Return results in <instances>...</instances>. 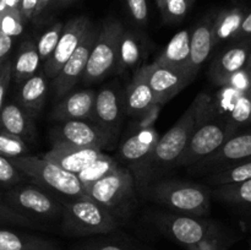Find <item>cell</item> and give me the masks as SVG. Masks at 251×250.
<instances>
[{
  "label": "cell",
  "mask_w": 251,
  "mask_h": 250,
  "mask_svg": "<svg viewBox=\"0 0 251 250\" xmlns=\"http://www.w3.org/2000/svg\"><path fill=\"white\" fill-rule=\"evenodd\" d=\"M221 87L234 88V90L239 91V92L251 91V81L249 73H248L247 69L237 71V73L233 74L232 76H229V77L223 82V85L221 86Z\"/></svg>",
  "instance_id": "cell-41"
},
{
  "label": "cell",
  "mask_w": 251,
  "mask_h": 250,
  "mask_svg": "<svg viewBox=\"0 0 251 250\" xmlns=\"http://www.w3.org/2000/svg\"><path fill=\"white\" fill-rule=\"evenodd\" d=\"M239 130L221 115L212 114L203 119L189 139L176 167H191L217 151Z\"/></svg>",
  "instance_id": "cell-6"
},
{
  "label": "cell",
  "mask_w": 251,
  "mask_h": 250,
  "mask_svg": "<svg viewBox=\"0 0 251 250\" xmlns=\"http://www.w3.org/2000/svg\"><path fill=\"white\" fill-rule=\"evenodd\" d=\"M63 201L61 229L70 237L107 234L118 228L113 213L91 198H68Z\"/></svg>",
  "instance_id": "cell-3"
},
{
  "label": "cell",
  "mask_w": 251,
  "mask_h": 250,
  "mask_svg": "<svg viewBox=\"0 0 251 250\" xmlns=\"http://www.w3.org/2000/svg\"><path fill=\"white\" fill-rule=\"evenodd\" d=\"M37 1L38 0H21L20 1V11H21L26 22L32 21V16H33V12L36 10Z\"/></svg>",
  "instance_id": "cell-46"
},
{
  "label": "cell",
  "mask_w": 251,
  "mask_h": 250,
  "mask_svg": "<svg viewBox=\"0 0 251 250\" xmlns=\"http://www.w3.org/2000/svg\"><path fill=\"white\" fill-rule=\"evenodd\" d=\"M92 250H124L122 249L118 245H112V244H104V245H100L97 248H93Z\"/></svg>",
  "instance_id": "cell-50"
},
{
  "label": "cell",
  "mask_w": 251,
  "mask_h": 250,
  "mask_svg": "<svg viewBox=\"0 0 251 250\" xmlns=\"http://www.w3.org/2000/svg\"><path fill=\"white\" fill-rule=\"evenodd\" d=\"M0 223L2 225H20V227H26V228H39L41 225L34 223L33 221L28 220L27 217L22 216L21 213L16 212L12 210L10 206L2 201L0 198Z\"/></svg>",
  "instance_id": "cell-38"
},
{
  "label": "cell",
  "mask_w": 251,
  "mask_h": 250,
  "mask_svg": "<svg viewBox=\"0 0 251 250\" xmlns=\"http://www.w3.org/2000/svg\"><path fill=\"white\" fill-rule=\"evenodd\" d=\"M157 227L164 234L176 240L180 244L189 247L200 242L203 238L218 233L215 225L207 221L199 220L198 217H191L185 215H161L154 218Z\"/></svg>",
  "instance_id": "cell-12"
},
{
  "label": "cell",
  "mask_w": 251,
  "mask_h": 250,
  "mask_svg": "<svg viewBox=\"0 0 251 250\" xmlns=\"http://www.w3.org/2000/svg\"><path fill=\"white\" fill-rule=\"evenodd\" d=\"M145 56V43L142 37H140L132 29L123 31L118 50V74L132 73L135 74L141 68V63Z\"/></svg>",
  "instance_id": "cell-24"
},
{
  "label": "cell",
  "mask_w": 251,
  "mask_h": 250,
  "mask_svg": "<svg viewBox=\"0 0 251 250\" xmlns=\"http://www.w3.org/2000/svg\"><path fill=\"white\" fill-rule=\"evenodd\" d=\"M11 80H14L17 85H21L22 82L36 75L41 65V60L34 42L31 39L22 42L15 59H11Z\"/></svg>",
  "instance_id": "cell-26"
},
{
  "label": "cell",
  "mask_w": 251,
  "mask_h": 250,
  "mask_svg": "<svg viewBox=\"0 0 251 250\" xmlns=\"http://www.w3.org/2000/svg\"><path fill=\"white\" fill-rule=\"evenodd\" d=\"M11 59L6 61L0 69V110L5 104V97H6L7 88H9L10 81H11Z\"/></svg>",
  "instance_id": "cell-43"
},
{
  "label": "cell",
  "mask_w": 251,
  "mask_h": 250,
  "mask_svg": "<svg viewBox=\"0 0 251 250\" xmlns=\"http://www.w3.org/2000/svg\"><path fill=\"white\" fill-rule=\"evenodd\" d=\"M63 22H56L53 26L49 27L37 42V51H38L39 60L41 63H46L50 55L53 54L59 38H60L61 31H63Z\"/></svg>",
  "instance_id": "cell-34"
},
{
  "label": "cell",
  "mask_w": 251,
  "mask_h": 250,
  "mask_svg": "<svg viewBox=\"0 0 251 250\" xmlns=\"http://www.w3.org/2000/svg\"><path fill=\"white\" fill-rule=\"evenodd\" d=\"M12 37L7 36L0 31V69L10 59V53L12 49Z\"/></svg>",
  "instance_id": "cell-45"
},
{
  "label": "cell",
  "mask_w": 251,
  "mask_h": 250,
  "mask_svg": "<svg viewBox=\"0 0 251 250\" xmlns=\"http://www.w3.org/2000/svg\"><path fill=\"white\" fill-rule=\"evenodd\" d=\"M0 129L20 137L27 145L33 142L37 136L33 119L14 102L2 105L0 110Z\"/></svg>",
  "instance_id": "cell-21"
},
{
  "label": "cell",
  "mask_w": 251,
  "mask_h": 250,
  "mask_svg": "<svg viewBox=\"0 0 251 250\" xmlns=\"http://www.w3.org/2000/svg\"><path fill=\"white\" fill-rule=\"evenodd\" d=\"M104 152L100 149H77V147L51 146L50 151L43 154L44 158L58 164L64 171L77 175L90 164L97 161Z\"/></svg>",
  "instance_id": "cell-18"
},
{
  "label": "cell",
  "mask_w": 251,
  "mask_h": 250,
  "mask_svg": "<svg viewBox=\"0 0 251 250\" xmlns=\"http://www.w3.org/2000/svg\"><path fill=\"white\" fill-rule=\"evenodd\" d=\"M154 61L195 78L190 70V31L183 29L174 34Z\"/></svg>",
  "instance_id": "cell-22"
},
{
  "label": "cell",
  "mask_w": 251,
  "mask_h": 250,
  "mask_svg": "<svg viewBox=\"0 0 251 250\" xmlns=\"http://www.w3.org/2000/svg\"><path fill=\"white\" fill-rule=\"evenodd\" d=\"M118 167H119V164H118V162L114 158L103 153L97 161H95L87 168L83 169L81 173H78L77 178L80 180L81 185L83 186V189L87 193V190L93 184L97 183L98 180H100L104 176H107L108 174L112 173Z\"/></svg>",
  "instance_id": "cell-31"
},
{
  "label": "cell",
  "mask_w": 251,
  "mask_h": 250,
  "mask_svg": "<svg viewBox=\"0 0 251 250\" xmlns=\"http://www.w3.org/2000/svg\"><path fill=\"white\" fill-rule=\"evenodd\" d=\"M32 183L65 198H90L81 185L77 175L64 171L43 156L16 157L10 159Z\"/></svg>",
  "instance_id": "cell-5"
},
{
  "label": "cell",
  "mask_w": 251,
  "mask_h": 250,
  "mask_svg": "<svg viewBox=\"0 0 251 250\" xmlns=\"http://www.w3.org/2000/svg\"><path fill=\"white\" fill-rule=\"evenodd\" d=\"M245 69H247V70L251 69V49H250V54H249V58H248V63H247V66H245Z\"/></svg>",
  "instance_id": "cell-51"
},
{
  "label": "cell",
  "mask_w": 251,
  "mask_h": 250,
  "mask_svg": "<svg viewBox=\"0 0 251 250\" xmlns=\"http://www.w3.org/2000/svg\"><path fill=\"white\" fill-rule=\"evenodd\" d=\"M136 183L129 168L119 166L107 176L93 184L87 195L95 202L113 213V210L124 206L135 195Z\"/></svg>",
  "instance_id": "cell-9"
},
{
  "label": "cell",
  "mask_w": 251,
  "mask_h": 250,
  "mask_svg": "<svg viewBox=\"0 0 251 250\" xmlns=\"http://www.w3.org/2000/svg\"><path fill=\"white\" fill-rule=\"evenodd\" d=\"M96 92L92 88L69 92L54 104L50 118L55 122H69V120H90L92 119L95 107Z\"/></svg>",
  "instance_id": "cell-16"
},
{
  "label": "cell",
  "mask_w": 251,
  "mask_h": 250,
  "mask_svg": "<svg viewBox=\"0 0 251 250\" xmlns=\"http://www.w3.org/2000/svg\"><path fill=\"white\" fill-rule=\"evenodd\" d=\"M139 71L153 92L156 103L161 105L176 97L194 80L186 74L162 65L157 61L141 66Z\"/></svg>",
  "instance_id": "cell-14"
},
{
  "label": "cell",
  "mask_w": 251,
  "mask_h": 250,
  "mask_svg": "<svg viewBox=\"0 0 251 250\" xmlns=\"http://www.w3.org/2000/svg\"><path fill=\"white\" fill-rule=\"evenodd\" d=\"M212 114H216L212 107V97L200 93L178 122L166 134L159 136L150 156L139 166L130 169L140 191H144L147 186L162 179L167 172L176 167L198 125Z\"/></svg>",
  "instance_id": "cell-1"
},
{
  "label": "cell",
  "mask_w": 251,
  "mask_h": 250,
  "mask_svg": "<svg viewBox=\"0 0 251 250\" xmlns=\"http://www.w3.org/2000/svg\"><path fill=\"white\" fill-rule=\"evenodd\" d=\"M142 193L178 215L202 217L210 212L211 190L206 185L193 181L159 179Z\"/></svg>",
  "instance_id": "cell-2"
},
{
  "label": "cell",
  "mask_w": 251,
  "mask_h": 250,
  "mask_svg": "<svg viewBox=\"0 0 251 250\" xmlns=\"http://www.w3.org/2000/svg\"><path fill=\"white\" fill-rule=\"evenodd\" d=\"M7 206L41 225L42 223L60 220L63 201L56 194L34 183H22L12 186L1 196Z\"/></svg>",
  "instance_id": "cell-4"
},
{
  "label": "cell",
  "mask_w": 251,
  "mask_h": 250,
  "mask_svg": "<svg viewBox=\"0 0 251 250\" xmlns=\"http://www.w3.org/2000/svg\"><path fill=\"white\" fill-rule=\"evenodd\" d=\"M248 73H249V76H250V81H251V69H249V70H248Z\"/></svg>",
  "instance_id": "cell-53"
},
{
  "label": "cell",
  "mask_w": 251,
  "mask_h": 250,
  "mask_svg": "<svg viewBox=\"0 0 251 250\" xmlns=\"http://www.w3.org/2000/svg\"><path fill=\"white\" fill-rule=\"evenodd\" d=\"M159 136L161 135L154 127H147L142 130H134L122 142L119 153L120 157L129 163V169L139 166L150 156Z\"/></svg>",
  "instance_id": "cell-20"
},
{
  "label": "cell",
  "mask_w": 251,
  "mask_h": 250,
  "mask_svg": "<svg viewBox=\"0 0 251 250\" xmlns=\"http://www.w3.org/2000/svg\"><path fill=\"white\" fill-rule=\"evenodd\" d=\"M156 104L154 95L144 76L137 71L132 75L124 96V110L131 118H137Z\"/></svg>",
  "instance_id": "cell-25"
},
{
  "label": "cell",
  "mask_w": 251,
  "mask_h": 250,
  "mask_svg": "<svg viewBox=\"0 0 251 250\" xmlns=\"http://www.w3.org/2000/svg\"><path fill=\"white\" fill-rule=\"evenodd\" d=\"M213 20L215 15H207L200 20L190 32V70L194 77L210 58L213 47H216L213 39Z\"/></svg>",
  "instance_id": "cell-19"
},
{
  "label": "cell",
  "mask_w": 251,
  "mask_h": 250,
  "mask_svg": "<svg viewBox=\"0 0 251 250\" xmlns=\"http://www.w3.org/2000/svg\"><path fill=\"white\" fill-rule=\"evenodd\" d=\"M247 11L248 10L245 7L234 6L222 10L215 15V20H213L215 46H218L222 42L233 41Z\"/></svg>",
  "instance_id": "cell-28"
},
{
  "label": "cell",
  "mask_w": 251,
  "mask_h": 250,
  "mask_svg": "<svg viewBox=\"0 0 251 250\" xmlns=\"http://www.w3.org/2000/svg\"><path fill=\"white\" fill-rule=\"evenodd\" d=\"M0 250H60L55 242L0 228Z\"/></svg>",
  "instance_id": "cell-27"
},
{
  "label": "cell",
  "mask_w": 251,
  "mask_h": 250,
  "mask_svg": "<svg viewBox=\"0 0 251 250\" xmlns=\"http://www.w3.org/2000/svg\"><path fill=\"white\" fill-rule=\"evenodd\" d=\"M74 1H75V0H51L50 5H49L48 7V11H56V10L68 6V5H70L71 2Z\"/></svg>",
  "instance_id": "cell-48"
},
{
  "label": "cell",
  "mask_w": 251,
  "mask_h": 250,
  "mask_svg": "<svg viewBox=\"0 0 251 250\" xmlns=\"http://www.w3.org/2000/svg\"><path fill=\"white\" fill-rule=\"evenodd\" d=\"M123 110L124 96H122L119 88L114 85L104 86L96 95L91 122L115 137L122 126Z\"/></svg>",
  "instance_id": "cell-15"
},
{
  "label": "cell",
  "mask_w": 251,
  "mask_h": 250,
  "mask_svg": "<svg viewBox=\"0 0 251 250\" xmlns=\"http://www.w3.org/2000/svg\"><path fill=\"white\" fill-rule=\"evenodd\" d=\"M91 24H92L91 20L86 16L73 17L66 24H64L60 38H59L53 54L43 64L42 73L47 78L53 80L58 75L59 71L63 69L66 61L69 60V58L73 55L75 49L77 48Z\"/></svg>",
  "instance_id": "cell-13"
},
{
  "label": "cell",
  "mask_w": 251,
  "mask_h": 250,
  "mask_svg": "<svg viewBox=\"0 0 251 250\" xmlns=\"http://www.w3.org/2000/svg\"><path fill=\"white\" fill-rule=\"evenodd\" d=\"M124 28L122 22L115 19H108L100 25L97 41L81 78L85 85L98 82L117 70L119 42Z\"/></svg>",
  "instance_id": "cell-7"
},
{
  "label": "cell",
  "mask_w": 251,
  "mask_h": 250,
  "mask_svg": "<svg viewBox=\"0 0 251 250\" xmlns=\"http://www.w3.org/2000/svg\"><path fill=\"white\" fill-rule=\"evenodd\" d=\"M130 17L137 26L144 27L149 22V5L147 0H125Z\"/></svg>",
  "instance_id": "cell-39"
},
{
  "label": "cell",
  "mask_w": 251,
  "mask_h": 250,
  "mask_svg": "<svg viewBox=\"0 0 251 250\" xmlns=\"http://www.w3.org/2000/svg\"><path fill=\"white\" fill-rule=\"evenodd\" d=\"M188 2H189V5H190V6H193L194 2H195V0H188Z\"/></svg>",
  "instance_id": "cell-52"
},
{
  "label": "cell",
  "mask_w": 251,
  "mask_h": 250,
  "mask_svg": "<svg viewBox=\"0 0 251 250\" xmlns=\"http://www.w3.org/2000/svg\"><path fill=\"white\" fill-rule=\"evenodd\" d=\"M50 2L51 0H38V1H37L36 10H34L33 16H32V21H33L34 24H37V22L41 21V20L43 19L44 14H47V11H48V7L49 5H50Z\"/></svg>",
  "instance_id": "cell-47"
},
{
  "label": "cell",
  "mask_w": 251,
  "mask_h": 250,
  "mask_svg": "<svg viewBox=\"0 0 251 250\" xmlns=\"http://www.w3.org/2000/svg\"><path fill=\"white\" fill-rule=\"evenodd\" d=\"M27 152L28 146L26 142L22 141L20 137L0 129V156L11 159L26 156Z\"/></svg>",
  "instance_id": "cell-36"
},
{
  "label": "cell",
  "mask_w": 251,
  "mask_h": 250,
  "mask_svg": "<svg viewBox=\"0 0 251 250\" xmlns=\"http://www.w3.org/2000/svg\"><path fill=\"white\" fill-rule=\"evenodd\" d=\"M251 179V158L235 163L228 168L222 169L216 173L208 174L205 179L206 184L212 188L229 184H238Z\"/></svg>",
  "instance_id": "cell-30"
},
{
  "label": "cell",
  "mask_w": 251,
  "mask_h": 250,
  "mask_svg": "<svg viewBox=\"0 0 251 250\" xmlns=\"http://www.w3.org/2000/svg\"><path fill=\"white\" fill-rule=\"evenodd\" d=\"M225 247V239L221 237L220 232L211 234L208 237L203 238L200 242L195 243L193 245L186 247L188 250H223Z\"/></svg>",
  "instance_id": "cell-42"
},
{
  "label": "cell",
  "mask_w": 251,
  "mask_h": 250,
  "mask_svg": "<svg viewBox=\"0 0 251 250\" xmlns=\"http://www.w3.org/2000/svg\"><path fill=\"white\" fill-rule=\"evenodd\" d=\"M162 20L166 24H178L185 19L190 5L188 0H156Z\"/></svg>",
  "instance_id": "cell-33"
},
{
  "label": "cell",
  "mask_w": 251,
  "mask_h": 250,
  "mask_svg": "<svg viewBox=\"0 0 251 250\" xmlns=\"http://www.w3.org/2000/svg\"><path fill=\"white\" fill-rule=\"evenodd\" d=\"M48 95V83L43 73H38L20 85L17 104L32 118L39 117Z\"/></svg>",
  "instance_id": "cell-23"
},
{
  "label": "cell",
  "mask_w": 251,
  "mask_h": 250,
  "mask_svg": "<svg viewBox=\"0 0 251 250\" xmlns=\"http://www.w3.org/2000/svg\"><path fill=\"white\" fill-rule=\"evenodd\" d=\"M211 196L230 206L251 208V179L243 183L213 188Z\"/></svg>",
  "instance_id": "cell-29"
},
{
  "label": "cell",
  "mask_w": 251,
  "mask_h": 250,
  "mask_svg": "<svg viewBox=\"0 0 251 250\" xmlns=\"http://www.w3.org/2000/svg\"><path fill=\"white\" fill-rule=\"evenodd\" d=\"M21 0H0V11L7 7H20Z\"/></svg>",
  "instance_id": "cell-49"
},
{
  "label": "cell",
  "mask_w": 251,
  "mask_h": 250,
  "mask_svg": "<svg viewBox=\"0 0 251 250\" xmlns=\"http://www.w3.org/2000/svg\"><path fill=\"white\" fill-rule=\"evenodd\" d=\"M49 139L51 146L102 150L109 147L115 137L90 120H69L55 125Z\"/></svg>",
  "instance_id": "cell-8"
},
{
  "label": "cell",
  "mask_w": 251,
  "mask_h": 250,
  "mask_svg": "<svg viewBox=\"0 0 251 250\" xmlns=\"http://www.w3.org/2000/svg\"><path fill=\"white\" fill-rule=\"evenodd\" d=\"M225 118L239 129L251 125V91L238 93Z\"/></svg>",
  "instance_id": "cell-32"
},
{
  "label": "cell",
  "mask_w": 251,
  "mask_h": 250,
  "mask_svg": "<svg viewBox=\"0 0 251 250\" xmlns=\"http://www.w3.org/2000/svg\"><path fill=\"white\" fill-rule=\"evenodd\" d=\"M100 31V25L91 24L73 55L69 58V60L66 61L63 69L59 71L58 75L53 78L51 93H53L54 100H59L64 96L68 95L75 87L76 83L82 78L91 50H92L93 46L97 41Z\"/></svg>",
  "instance_id": "cell-10"
},
{
  "label": "cell",
  "mask_w": 251,
  "mask_h": 250,
  "mask_svg": "<svg viewBox=\"0 0 251 250\" xmlns=\"http://www.w3.org/2000/svg\"><path fill=\"white\" fill-rule=\"evenodd\" d=\"M162 107L163 105L156 103L153 107L150 108L144 114H141L137 118H134L135 120L132 123V130H142L147 129V127H154L153 125L156 124L157 119H158Z\"/></svg>",
  "instance_id": "cell-40"
},
{
  "label": "cell",
  "mask_w": 251,
  "mask_h": 250,
  "mask_svg": "<svg viewBox=\"0 0 251 250\" xmlns=\"http://www.w3.org/2000/svg\"><path fill=\"white\" fill-rule=\"evenodd\" d=\"M25 22L20 7H7L0 11V31L12 38L24 32Z\"/></svg>",
  "instance_id": "cell-35"
},
{
  "label": "cell",
  "mask_w": 251,
  "mask_h": 250,
  "mask_svg": "<svg viewBox=\"0 0 251 250\" xmlns=\"http://www.w3.org/2000/svg\"><path fill=\"white\" fill-rule=\"evenodd\" d=\"M240 41H251V10H248L243 19L242 25L239 29L235 33L234 38L232 42H240Z\"/></svg>",
  "instance_id": "cell-44"
},
{
  "label": "cell",
  "mask_w": 251,
  "mask_h": 250,
  "mask_svg": "<svg viewBox=\"0 0 251 250\" xmlns=\"http://www.w3.org/2000/svg\"><path fill=\"white\" fill-rule=\"evenodd\" d=\"M27 179L9 158L0 156V188L10 189Z\"/></svg>",
  "instance_id": "cell-37"
},
{
  "label": "cell",
  "mask_w": 251,
  "mask_h": 250,
  "mask_svg": "<svg viewBox=\"0 0 251 250\" xmlns=\"http://www.w3.org/2000/svg\"><path fill=\"white\" fill-rule=\"evenodd\" d=\"M251 49V41L233 42L212 61L208 70L211 81L221 87L226 80L237 71L245 69Z\"/></svg>",
  "instance_id": "cell-17"
},
{
  "label": "cell",
  "mask_w": 251,
  "mask_h": 250,
  "mask_svg": "<svg viewBox=\"0 0 251 250\" xmlns=\"http://www.w3.org/2000/svg\"><path fill=\"white\" fill-rule=\"evenodd\" d=\"M251 158V127L248 131L237 132L228 139L217 151L194 166L189 167L194 174H212L235 163Z\"/></svg>",
  "instance_id": "cell-11"
}]
</instances>
